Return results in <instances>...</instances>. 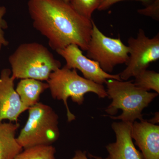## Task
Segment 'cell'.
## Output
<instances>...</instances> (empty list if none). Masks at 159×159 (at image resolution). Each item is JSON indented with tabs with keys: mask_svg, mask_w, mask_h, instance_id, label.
Instances as JSON below:
<instances>
[{
	"mask_svg": "<svg viewBox=\"0 0 159 159\" xmlns=\"http://www.w3.org/2000/svg\"><path fill=\"white\" fill-rule=\"evenodd\" d=\"M28 11L34 29L48 41L54 51L76 45L86 51L93 24L70 3L61 0H29Z\"/></svg>",
	"mask_w": 159,
	"mask_h": 159,
	"instance_id": "cell-1",
	"label": "cell"
},
{
	"mask_svg": "<svg viewBox=\"0 0 159 159\" xmlns=\"http://www.w3.org/2000/svg\"><path fill=\"white\" fill-rule=\"evenodd\" d=\"M105 84L107 97L112 100L105 116L131 124L144 119L142 111L159 95L137 87L133 80L108 79Z\"/></svg>",
	"mask_w": 159,
	"mask_h": 159,
	"instance_id": "cell-2",
	"label": "cell"
},
{
	"mask_svg": "<svg viewBox=\"0 0 159 159\" xmlns=\"http://www.w3.org/2000/svg\"><path fill=\"white\" fill-rule=\"evenodd\" d=\"M11 76L15 79L31 78L48 81L51 73L61 67L45 46L37 42L20 44L9 57Z\"/></svg>",
	"mask_w": 159,
	"mask_h": 159,
	"instance_id": "cell-3",
	"label": "cell"
},
{
	"mask_svg": "<svg viewBox=\"0 0 159 159\" xmlns=\"http://www.w3.org/2000/svg\"><path fill=\"white\" fill-rule=\"evenodd\" d=\"M47 82L53 99L62 100L69 122L76 119L75 115L69 108L67 103L69 98L75 103L81 105L84 101V95L87 93L97 94L100 98L107 97L106 90L103 85L81 77L77 70L69 69L65 66L51 73Z\"/></svg>",
	"mask_w": 159,
	"mask_h": 159,
	"instance_id": "cell-4",
	"label": "cell"
},
{
	"mask_svg": "<svg viewBox=\"0 0 159 159\" xmlns=\"http://www.w3.org/2000/svg\"><path fill=\"white\" fill-rule=\"evenodd\" d=\"M29 116L17 141L23 149L51 145L59 138L58 115L50 106L39 102L29 107Z\"/></svg>",
	"mask_w": 159,
	"mask_h": 159,
	"instance_id": "cell-5",
	"label": "cell"
},
{
	"mask_svg": "<svg viewBox=\"0 0 159 159\" xmlns=\"http://www.w3.org/2000/svg\"><path fill=\"white\" fill-rule=\"evenodd\" d=\"M93 29L87 49V57L99 63L103 71L111 74L119 65L127 63L129 49L120 38L107 36L99 30L92 20Z\"/></svg>",
	"mask_w": 159,
	"mask_h": 159,
	"instance_id": "cell-6",
	"label": "cell"
},
{
	"mask_svg": "<svg viewBox=\"0 0 159 159\" xmlns=\"http://www.w3.org/2000/svg\"><path fill=\"white\" fill-rule=\"evenodd\" d=\"M129 58L126 67L120 74L121 80H127L147 70L151 63L159 59V34L149 38L145 31L139 29L137 37L128 40Z\"/></svg>",
	"mask_w": 159,
	"mask_h": 159,
	"instance_id": "cell-7",
	"label": "cell"
},
{
	"mask_svg": "<svg viewBox=\"0 0 159 159\" xmlns=\"http://www.w3.org/2000/svg\"><path fill=\"white\" fill-rule=\"evenodd\" d=\"M65 60V66L69 69L78 70L86 79L103 85L108 79L121 80L120 74H111L103 70L99 63L86 57L82 50L76 45H70L56 51Z\"/></svg>",
	"mask_w": 159,
	"mask_h": 159,
	"instance_id": "cell-8",
	"label": "cell"
},
{
	"mask_svg": "<svg viewBox=\"0 0 159 159\" xmlns=\"http://www.w3.org/2000/svg\"><path fill=\"white\" fill-rule=\"evenodd\" d=\"M15 79L11 76V69H3L0 74V121L9 120L17 122L21 114L28 107L21 101L16 89Z\"/></svg>",
	"mask_w": 159,
	"mask_h": 159,
	"instance_id": "cell-9",
	"label": "cell"
},
{
	"mask_svg": "<svg viewBox=\"0 0 159 159\" xmlns=\"http://www.w3.org/2000/svg\"><path fill=\"white\" fill-rule=\"evenodd\" d=\"M131 136L141 150L143 159H159V126L147 120L134 121Z\"/></svg>",
	"mask_w": 159,
	"mask_h": 159,
	"instance_id": "cell-10",
	"label": "cell"
},
{
	"mask_svg": "<svg viewBox=\"0 0 159 159\" xmlns=\"http://www.w3.org/2000/svg\"><path fill=\"white\" fill-rule=\"evenodd\" d=\"M132 124L122 121L113 122L111 127L116 134V142L106 146L110 159H143L131 136Z\"/></svg>",
	"mask_w": 159,
	"mask_h": 159,
	"instance_id": "cell-11",
	"label": "cell"
},
{
	"mask_svg": "<svg viewBox=\"0 0 159 159\" xmlns=\"http://www.w3.org/2000/svg\"><path fill=\"white\" fill-rule=\"evenodd\" d=\"M20 126L17 122L0 121V159H13L23 150L16 137Z\"/></svg>",
	"mask_w": 159,
	"mask_h": 159,
	"instance_id": "cell-12",
	"label": "cell"
},
{
	"mask_svg": "<svg viewBox=\"0 0 159 159\" xmlns=\"http://www.w3.org/2000/svg\"><path fill=\"white\" fill-rule=\"evenodd\" d=\"M16 89L21 101L28 108L39 102L41 95L49 89L48 83L31 78L21 79Z\"/></svg>",
	"mask_w": 159,
	"mask_h": 159,
	"instance_id": "cell-13",
	"label": "cell"
},
{
	"mask_svg": "<svg viewBox=\"0 0 159 159\" xmlns=\"http://www.w3.org/2000/svg\"><path fill=\"white\" fill-rule=\"evenodd\" d=\"M53 145H40L24 149L13 159H55Z\"/></svg>",
	"mask_w": 159,
	"mask_h": 159,
	"instance_id": "cell-14",
	"label": "cell"
},
{
	"mask_svg": "<svg viewBox=\"0 0 159 159\" xmlns=\"http://www.w3.org/2000/svg\"><path fill=\"white\" fill-rule=\"evenodd\" d=\"M134 80L136 86L144 90L154 91L159 93V74L155 71L145 70L137 74Z\"/></svg>",
	"mask_w": 159,
	"mask_h": 159,
	"instance_id": "cell-15",
	"label": "cell"
},
{
	"mask_svg": "<svg viewBox=\"0 0 159 159\" xmlns=\"http://www.w3.org/2000/svg\"><path fill=\"white\" fill-rule=\"evenodd\" d=\"M102 2L103 0H71L70 3L79 14L92 20V14L98 9Z\"/></svg>",
	"mask_w": 159,
	"mask_h": 159,
	"instance_id": "cell-16",
	"label": "cell"
},
{
	"mask_svg": "<svg viewBox=\"0 0 159 159\" xmlns=\"http://www.w3.org/2000/svg\"><path fill=\"white\" fill-rule=\"evenodd\" d=\"M139 14L149 16L157 21L159 20V0H154L153 2L144 9H139Z\"/></svg>",
	"mask_w": 159,
	"mask_h": 159,
	"instance_id": "cell-17",
	"label": "cell"
},
{
	"mask_svg": "<svg viewBox=\"0 0 159 159\" xmlns=\"http://www.w3.org/2000/svg\"><path fill=\"white\" fill-rule=\"evenodd\" d=\"M6 8L4 6H0V51L3 47H6L9 45V42L5 37L4 30L8 28V24L4 19L6 14Z\"/></svg>",
	"mask_w": 159,
	"mask_h": 159,
	"instance_id": "cell-18",
	"label": "cell"
},
{
	"mask_svg": "<svg viewBox=\"0 0 159 159\" xmlns=\"http://www.w3.org/2000/svg\"><path fill=\"white\" fill-rule=\"evenodd\" d=\"M123 1H125V0H103V2L99 6L98 10L99 11L105 10L113 5L114 4H116L118 2ZM134 1H139V2H142V3H144L145 5H148L152 2L154 0H134Z\"/></svg>",
	"mask_w": 159,
	"mask_h": 159,
	"instance_id": "cell-19",
	"label": "cell"
},
{
	"mask_svg": "<svg viewBox=\"0 0 159 159\" xmlns=\"http://www.w3.org/2000/svg\"><path fill=\"white\" fill-rule=\"evenodd\" d=\"M86 154V151H82L80 150L76 151L75 152L74 157L71 159H88L87 157ZM91 156L96 159H110L108 156L107 157L105 158H102L101 157Z\"/></svg>",
	"mask_w": 159,
	"mask_h": 159,
	"instance_id": "cell-20",
	"label": "cell"
},
{
	"mask_svg": "<svg viewBox=\"0 0 159 159\" xmlns=\"http://www.w3.org/2000/svg\"><path fill=\"white\" fill-rule=\"evenodd\" d=\"M61 1H63V2H66L70 3L71 2V0H61Z\"/></svg>",
	"mask_w": 159,
	"mask_h": 159,
	"instance_id": "cell-21",
	"label": "cell"
}]
</instances>
